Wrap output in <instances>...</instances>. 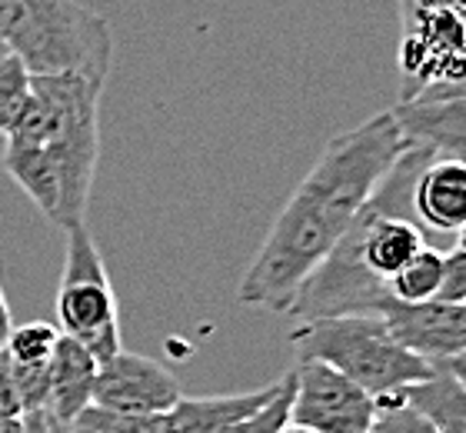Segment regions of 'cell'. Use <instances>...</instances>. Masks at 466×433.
Listing matches in <instances>:
<instances>
[{
  "label": "cell",
  "mask_w": 466,
  "mask_h": 433,
  "mask_svg": "<svg viewBox=\"0 0 466 433\" xmlns=\"http://www.w3.org/2000/svg\"><path fill=\"white\" fill-rule=\"evenodd\" d=\"M410 150L393 110L373 114L323 147L240 280V304L287 314L310 270L343 241L387 173Z\"/></svg>",
  "instance_id": "1"
},
{
  "label": "cell",
  "mask_w": 466,
  "mask_h": 433,
  "mask_svg": "<svg viewBox=\"0 0 466 433\" xmlns=\"http://www.w3.org/2000/svg\"><path fill=\"white\" fill-rule=\"evenodd\" d=\"M104 87V80L77 70L34 74L27 107L7 134L4 170L57 231H70L87 217Z\"/></svg>",
  "instance_id": "2"
},
{
  "label": "cell",
  "mask_w": 466,
  "mask_h": 433,
  "mask_svg": "<svg viewBox=\"0 0 466 433\" xmlns=\"http://www.w3.org/2000/svg\"><path fill=\"white\" fill-rule=\"evenodd\" d=\"M0 37L30 74H87L107 84L114 30L80 0H0Z\"/></svg>",
  "instance_id": "3"
},
{
  "label": "cell",
  "mask_w": 466,
  "mask_h": 433,
  "mask_svg": "<svg viewBox=\"0 0 466 433\" xmlns=\"http://www.w3.org/2000/svg\"><path fill=\"white\" fill-rule=\"evenodd\" d=\"M290 340L297 356L337 366L373 397L400 394L433 374V364L400 344L380 314L300 320Z\"/></svg>",
  "instance_id": "4"
},
{
  "label": "cell",
  "mask_w": 466,
  "mask_h": 433,
  "mask_svg": "<svg viewBox=\"0 0 466 433\" xmlns=\"http://www.w3.org/2000/svg\"><path fill=\"white\" fill-rule=\"evenodd\" d=\"M64 233H67V251H64V277L57 290V327L60 334L87 346L97 360H107L120 350V314L107 267L87 223H77Z\"/></svg>",
  "instance_id": "5"
},
{
  "label": "cell",
  "mask_w": 466,
  "mask_h": 433,
  "mask_svg": "<svg viewBox=\"0 0 466 433\" xmlns=\"http://www.w3.org/2000/svg\"><path fill=\"white\" fill-rule=\"evenodd\" d=\"M403 97L466 80V0H400Z\"/></svg>",
  "instance_id": "6"
},
{
  "label": "cell",
  "mask_w": 466,
  "mask_h": 433,
  "mask_svg": "<svg viewBox=\"0 0 466 433\" xmlns=\"http://www.w3.org/2000/svg\"><path fill=\"white\" fill-rule=\"evenodd\" d=\"M377 414V397L353 384L337 366L297 356L290 390V424L317 433H367Z\"/></svg>",
  "instance_id": "7"
},
{
  "label": "cell",
  "mask_w": 466,
  "mask_h": 433,
  "mask_svg": "<svg viewBox=\"0 0 466 433\" xmlns=\"http://www.w3.org/2000/svg\"><path fill=\"white\" fill-rule=\"evenodd\" d=\"M184 397L177 376L160 360L116 350L100 360L94 380V404L116 410V414L164 417Z\"/></svg>",
  "instance_id": "8"
},
{
  "label": "cell",
  "mask_w": 466,
  "mask_h": 433,
  "mask_svg": "<svg viewBox=\"0 0 466 433\" xmlns=\"http://www.w3.org/2000/svg\"><path fill=\"white\" fill-rule=\"evenodd\" d=\"M380 317L387 320L390 334L430 364H447L466 354V304L447 300H423V304H400L393 300Z\"/></svg>",
  "instance_id": "9"
},
{
  "label": "cell",
  "mask_w": 466,
  "mask_h": 433,
  "mask_svg": "<svg viewBox=\"0 0 466 433\" xmlns=\"http://www.w3.org/2000/svg\"><path fill=\"white\" fill-rule=\"evenodd\" d=\"M393 117L410 144L427 147L437 157L466 154V80L407 97L393 107Z\"/></svg>",
  "instance_id": "10"
},
{
  "label": "cell",
  "mask_w": 466,
  "mask_h": 433,
  "mask_svg": "<svg viewBox=\"0 0 466 433\" xmlns=\"http://www.w3.org/2000/svg\"><path fill=\"white\" fill-rule=\"evenodd\" d=\"M287 384V374L260 390L247 394H217V397H180L164 417H160V433H220L227 427L240 424L247 417L270 404Z\"/></svg>",
  "instance_id": "11"
},
{
  "label": "cell",
  "mask_w": 466,
  "mask_h": 433,
  "mask_svg": "<svg viewBox=\"0 0 466 433\" xmlns=\"http://www.w3.org/2000/svg\"><path fill=\"white\" fill-rule=\"evenodd\" d=\"M410 207L420 221L443 233H457L466 223V160L463 157H433L413 180Z\"/></svg>",
  "instance_id": "12"
},
{
  "label": "cell",
  "mask_w": 466,
  "mask_h": 433,
  "mask_svg": "<svg viewBox=\"0 0 466 433\" xmlns=\"http://www.w3.org/2000/svg\"><path fill=\"white\" fill-rule=\"evenodd\" d=\"M100 360L74 337L60 334L50 356V404L47 410L64 424H74L84 407L94 404V380Z\"/></svg>",
  "instance_id": "13"
},
{
  "label": "cell",
  "mask_w": 466,
  "mask_h": 433,
  "mask_svg": "<svg viewBox=\"0 0 466 433\" xmlns=\"http://www.w3.org/2000/svg\"><path fill=\"white\" fill-rule=\"evenodd\" d=\"M400 394L427 417L437 433H466V387L443 364L433 366L427 380L410 384Z\"/></svg>",
  "instance_id": "14"
},
{
  "label": "cell",
  "mask_w": 466,
  "mask_h": 433,
  "mask_svg": "<svg viewBox=\"0 0 466 433\" xmlns=\"http://www.w3.org/2000/svg\"><path fill=\"white\" fill-rule=\"evenodd\" d=\"M440 277H443V253L433 251V247H423L417 257H410L390 277V294L400 304H423V300L437 297Z\"/></svg>",
  "instance_id": "15"
},
{
  "label": "cell",
  "mask_w": 466,
  "mask_h": 433,
  "mask_svg": "<svg viewBox=\"0 0 466 433\" xmlns=\"http://www.w3.org/2000/svg\"><path fill=\"white\" fill-rule=\"evenodd\" d=\"M30 80L34 74L17 54H0V134L7 137L20 120L30 100Z\"/></svg>",
  "instance_id": "16"
},
{
  "label": "cell",
  "mask_w": 466,
  "mask_h": 433,
  "mask_svg": "<svg viewBox=\"0 0 466 433\" xmlns=\"http://www.w3.org/2000/svg\"><path fill=\"white\" fill-rule=\"evenodd\" d=\"M57 340H60V327L44 324V320H30V324H20V327L10 330L7 344L0 346V350L14 364H40V360L54 356Z\"/></svg>",
  "instance_id": "17"
},
{
  "label": "cell",
  "mask_w": 466,
  "mask_h": 433,
  "mask_svg": "<svg viewBox=\"0 0 466 433\" xmlns=\"http://www.w3.org/2000/svg\"><path fill=\"white\" fill-rule=\"evenodd\" d=\"M367 433H437L417 407L407 404L403 394L377 397V414L370 420Z\"/></svg>",
  "instance_id": "18"
},
{
  "label": "cell",
  "mask_w": 466,
  "mask_h": 433,
  "mask_svg": "<svg viewBox=\"0 0 466 433\" xmlns=\"http://www.w3.org/2000/svg\"><path fill=\"white\" fill-rule=\"evenodd\" d=\"M74 427L84 433H160V417L116 414V410H107V407L90 404L77 414Z\"/></svg>",
  "instance_id": "19"
},
{
  "label": "cell",
  "mask_w": 466,
  "mask_h": 433,
  "mask_svg": "<svg viewBox=\"0 0 466 433\" xmlns=\"http://www.w3.org/2000/svg\"><path fill=\"white\" fill-rule=\"evenodd\" d=\"M10 374H14V384H17L24 414L27 410H44L50 404V360H40V364H14L10 360Z\"/></svg>",
  "instance_id": "20"
},
{
  "label": "cell",
  "mask_w": 466,
  "mask_h": 433,
  "mask_svg": "<svg viewBox=\"0 0 466 433\" xmlns=\"http://www.w3.org/2000/svg\"><path fill=\"white\" fill-rule=\"evenodd\" d=\"M290 390H293V370H287V384H283V390L273 397L270 404L220 433H280L283 424L290 420Z\"/></svg>",
  "instance_id": "21"
},
{
  "label": "cell",
  "mask_w": 466,
  "mask_h": 433,
  "mask_svg": "<svg viewBox=\"0 0 466 433\" xmlns=\"http://www.w3.org/2000/svg\"><path fill=\"white\" fill-rule=\"evenodd\" d=\"M437 300H447V304H466V251L443 253V277H440Z\"/></svg>",
  "instance_id": "22"
},
{
  "label": "cell",
  "mask_w": 466,
  "mask_h": 433,
  "mask_svg": "<svg viewBox=\"0 0 466 433\" xmlns=\"http://www.w3.org/2000/svg\"><path fill=\"white\" fill-rule=\"evenodd\" d=\"M20 414H24V404H20L17 384H14V374H10V360L0 350V417H20Z\"/></svg>",
  "instance_id": "23"
},
{
  "label": "cell",
  "mask_w": 466,
  "mask_h": 433,
  "mask_svg": "<svg viewBox=\"0 0 466 433\" xmlns=\"http://www.w3.org/2000/svg\"><path fill=\"white\" fill-rule=\"evenodd\" d=\"M24 433H50V410H27L24 414Z\"/></svg>",
  "instance_id": "24"
},
{
  "label": "cell",
  "mask_w": 466,
  "mask_h": 433,
  "mask_svg": "<svg viewBox=\"0 0 466 433\" xmlns=\"http://www.w3.org/2000/svg\"><path fill=\"white\" fill-rule=\"evenodd\" d=\"M10 330H14V324H10V307H7V297H4V287H0V346L7 344Z\"/></svg>",
  "instance_id": "25"
},
{
  "label": "cell",
  "mask_w": 466,
  "mask_h": 433,
  "mask_svg": "<svg viewBox=\"0 0 466 433\" xmlns=\"http://www.w3.org/2000/svg\"><path fill=\"white\" fill-rule=\"evenodd\" d=\"M450 370V374L457 376L460 384L466 387V354H460V356H453V360H447V364H443Z\"/></svg>",
  "instance_id": "26"
},
{
  "label": "cell",
  "mask_w": 466,
  "mask_h": 433,
  "mask_svg": "<svg viewBox=\"0 0 466 433\" xmlns=\"http://www.w3.org/2000/svg\"><path fill=\"white\" fill-rule=\"evenodd\" d=\"M0 433H24V414L20 417H0Z\"/></svg>",
  "instance_id": "27"
},
{
  "label": "cell",
  "mask_w": 466,
  "mask_h": 433,
  "mask_svg": "<svg viewBox=\"0 0 466 433\" xmlns=\"http://www.w3.org/2000/svg\"><path fill=\"white\" fill-rule=\"evenodd\" d=\"M50 433H74V424H64V420L50 414Z\"/></svg>",
  "instance_id": "28"
},
{
  "label": "cell",
  "mask_w": 466,
  "mask_h": 433,
  "mask_svg": "<svg viewBox=\"0 0 466 433\" xmlns=\"http://www.w3.org/2000/svg\"><path fill=\"white\" fill-rule=\"evenodd\" d=\"M280 433H317V430H310V427H300V424H290V420H287Z\"/></svg>",
  "instance_id": "29"
},
{
  "label": "cell",
  "mask_w": 466,
  "mask_h": 433,
  "mask_svg": "<svg viewBox=\"0 0 466 433\" xmlns=\"http://www.w3.org/2000/svg\"><path fill=\"white\" fill-rule=\"evenodd\" d=\"M460 243H457V247H463V251H466V223H463V227H460Z\"/></svg>",
  "instance_id": "30"
},
{
  "label": "cell",
  "mask_w": 466,
  "mask_h": 433,
  "mask_svg": "<svg viewBox=\"0 0 466 433\" xmlns=\"http://www.w3.org/2000/svg\"><path fill=\"white\" fill-rule=\"evenodd\" d=\"M0 54H7V47H4V37H0Z\"/></svg>",
  "instance_id": "31"
},
{
  "label": "cell",
  "mask_w": 466,
  "mask_h": 433,
  "mask_svg": "<svg viewBox=\"0 0 466 433\" xmlns=\"http://www.w3.org/2000/svg\"><path fill=\"white\" fill-rule=\"evenodd\" d=\"M74 433H84V430H77V427H74Z\"/></svg>",
  "instance_id": "32"
},
{
  "label": "cell",
  "mask_w": 466,
  "mask_h": 433,
  "mask_svg": "<svg viewBox=\"0 0 466 433\" xmlns=\"http://www.w3.org/2000/svg\"><path fill=\"white\" fill-rule=\"evenodd\" d=\"M463 160H466V154H463Z\"/></svg>",
  "instance_id": "33"
}]
</instances>
